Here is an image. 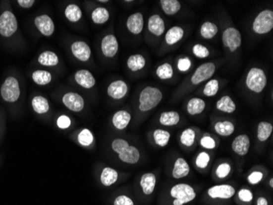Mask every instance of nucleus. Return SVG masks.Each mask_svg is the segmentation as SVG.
<instances>
[{
	"label": "nucleus",
	"mask_w": 273,
	"mask_h": 205,
	"mask_svg": "<svg viewBox=\"0 0 273 205\" xmlns=\"http://www.w3.org/2000/svg\"><path fill=\"white\" fill-rule=\"evenodd\" d=\"M110 149L122 163L135 165L141 159V152L138 147L129 144L127 139L114 138L110 142Z\"/></svg>",
	"instance_id": "1"
},
{
	"label": "nucleus",
	"mask_w": 273,
	"mask_h": 205,
	"mask_svg": "<svg viewBox=\"0 0 273 205\" xmlns=\"http://www.w3.org/2000/svg\"><path fill=\"white\" fill-rule=\"evenodd\" d=\"M164 98V94L159 88L152 85L145 86L141 90L138 97V112L146 114L157 108Z\"/></svg>",
	"instance_id": "2"
},
{
	"label": "nucleus",
	"mask_w": 273,
	"mask_h": 205,
	"mask_svg": "<svg viewBox=\"0 0 273 205\" xmlns=\"http://www.w3.org/2000/svg\"><path fill=\"white\" fill-rule=\"evenodd\" d=\"M21 95V85L18 78L12 75L5 78L0 86V96L2 100L7 104H16Z\"/></svg>",
	"instance_id": "3"
},
{
	"label": "nucleus",
	"mask_w": 273,
	"mask_h": 205,
	"mask_svg": "<svg viewBox=\"0 0 273 205\" xmlns=\"http://www.w3.org/2000/svg\"><path fill=\"white\" fill-rule=\"evenodd\" d=\"M18 21L16 15L10 7H6L0 12V36L8 40L18 32Z\"/></svg>",
	"instance_id": "4"
},
{
	"label": "nucleus",
	"mask_w": 273,
	"mask_h": 205,
	"mask_svg": "<svg viewBox=\"0 0 273 205\" xmlns=\"http://www.w3.org/2000/svg\"><path fill=\"white\" fill-rule=\"evenodd\" d=\"M245 84L250 92L254 94L263 92L268 84V77L264 69L257 67L250 69L245 76Z\"/></svg>",
	"instance_id": "5"
},
{
	"label": "nucleus",
	"mask_w": 273,
	"mask_h": 205,
	"mask_svg": "<svg viewBox=\"0 0 273 205\" xmlns=\"http://www.w3.org/2000/svg\"><path fill=\"white\" fill-rule=\"evenodd\" d=\"M64 108L72 113H80L84 111L86 102L80 93L74 90H65L60 94L59 99Z\"/></svg>",
	"instance_id": "6"
},
{
	"label": "nucleus",
	"mask_w": 273,
	"mask_h": 205,
	"mask_svg": "<svg viewBox=\"0 0 273 205\" xmlns=\"http://www.w3.org/2000/svg\"><path fill=\"white\" fill-rule=\"evenodd\" d=\"M172 198L174 199L173 205H184L191 203L196 199V192L195 189L189 184L178 183L173 186L169 191Z\"/></svg>",
	"instance_id": "7"
},
{
	"label": "nucleus",
	"mask_w": 273,
	"mask_h": 205,
	"mask_svg": "<svg viewBox=\"0 0 273 205\" xmlns=\"http://www.w3.org/2000/svg\"><path fill=\"white\" fill-rule=\"evenodd\" d=\"M273 29V11L264 9L259 12L252 22V31L259 36L270 33Z\"/></svg>",
	"instance_id": "8"
},
{
	"label": "nucleus",
	"mask_w": 273,
	"mask_h": 205,
	"mask_svg": "<svg viewBox=\"0 0 273 205\" xmlns=\"http://www.w3.org/2000/svg\"><path fill=\"white\" fill-rule=\"evenodd\" d=\"M222 42L223 47L232 54L236 52L242 45V36L236 27L228 26L222 32Z\"/></svg>",
	"instance_id": "9"
},
{
	"label": "nucleus",
	"mask_w": 273,
	"mask_h": 205,
	"mask_svg": "<svg viewBox=\"0 0 273 205\" xmlns=\"http://www.w3.org/2000/svg\"><path fill=\"white\" fill-rule=\"evenodd\" d=\"M119 50V40L114 33L106 34L100 42V52L108 60L114 59Z\"/></svg>",
	"instance_id": "10"
},
{
	"label": "nucleus",
	"mask_w": 273,
	"mask_h": 205,
	"mask_svg": "<svg viewBox=\"0 0 273 205\" xmlns=\"http://www.w3.org/2000/svg\"><path fill=\"white\" fill-rule=\"evenodd\" d=\"M71 56L77 61L87 64L92 59V50L88 43L84 40H75L70 43L69 46Z\"/></svg>",
	"instance_id": "11"
},
{
	"label": "nucleus",
	"mask_w": 273,
	"mask_h": 205,
	"mask_svg": "<svg viewBox=\"0 0 273 205\" xmlns=\"http://www.w3.org/2000/svg\"><path fill=\"white\" fill-rule=\"evenodd\" d=\"M216 68H217L216 64L213 62H208V63L201 64L194 71L190 78V82L194 86H196V85H201L204 81L210 80L215 73Z\"/></svg>",
	"instance_id": "12"
},
{
	"label": "nucleus",
	"mask_w": 273,
	"mask_h": 205,
	"mask_svg": "<svg viewBox=\"0 0 273 205\" xmlns=\"http://www.w3.org/2000/svg\"><path fill=\"white\" fill-rule=\"evenodd\" d=\"M34 25L35 28L45 37H51L54 36L56 30L54 19L47 13L39 14L34 18Z\"/></svg>",
	"instance_id": "13"
},
{
	"label": "nucleus",
	"mask_w": 273,
	"mask_h": 205,
	"mask_svg": "<svg viewBox=\"0 0 273 205\" xmlns=\"http://www.w3.org/2000/svg\"><path fill=\"white\" fill-rule=\"evenodd\" d=\"M129 86L125 80L118 79L109 83L107 87V94L114 101H120L128 95Z\"/></svg>",
	"instance_id": "14"
},
{
	"label": "nucleus",
	"mask_w": 273,
	"mask_h": 205,
	"mask_svg": "<svg viewBox=\"0 0 273 205\" xmlns=\"http://www.w3.org/2000/svg\"><path fill=\"white\" fill-rule=\"evenodd\" d=\"M73 82L84 90H92L96 85V79L94 74L88 69H79L71 75Z\"/></svg>",
	"instance_id": "15"
},
{
	"label": "nucleus",
	"mask_w": 273,
	"mask_h": 205,
	"mask_svg": "<svg viewBox=\"0 0 273 205\" xmlns=\"http://www.w3.org/2000/svg\"><path fill=\"white\" fill-rule=\"evenodd\" d=\"M127 31L133 36H140L144 30V15L141 12H133L126 20Z\"/></svg>",
	"instance_id": "16"
},
{
	"label": "nucleus",
	"mask_w": 273,
	"mask_h": 205,
	"mask_svg": "<svg viewBox=\"0 0 273 205\" xmlns=\"http://www.w3.org/2000/svg\"><path fill=\"white\" fill-rule=\"evenodd\" d=\"M236 194V190L232 186L228 184L215 185L210 187L207 191V195L211 199L229 200L232 198Z\"/></svg>",
	"instance_id": "17"
},
{
	"label": "nucleus",
	"mask_w": 273,
	"mask_h": 205,
	"mask_svg": "<svg viewBox=\"0 0 273 205\" xmlns=\"http://www.w3.org/2000/svg\"><path fill=\"white\" fill-rule=\"evenodd\" d=\"M147 27L150 36L159 38L165 31V22L161 15L152 14L147 20Z\"/></svg>",
	"instance_id": "18"
},
{
	"label": "nucleus",
	"mask_w": 273,
	"mask_h": 205,
	"mask_svg": "<svg viewBox=\"0 0 273 205\" xmlns=\"http://www.w3.org/2000/svg\"><path fill=\"white\" fill-rule=\"evenodd\" d=\"M37 64L40 66L56 68L61 64L60 57L53 50H44L37 57Z\"/></svg>",
	"instance_id": "19"
},
{
	"label": "nucleus",
	"mask_w": 273,
	"mask_h": 205,
	"mask_svg": "<svg viewBox=\"0 0 273 205\" xmlns=\"http://www.w3.org/2000/svg\"><path fill=\"white\" fill-rule=\"evenodd\" d=\"M250 149V139L246 134L239 135L231 143V149L238 156H245Z\"/></svg>",
	"instance_id": "20"
},
{
	"label": "nucleus",
	"mask_w": 273,
	"mask_h": 205,
	"mask_svg": "<svg viewBox=\"0 0 273 205\" xmlns=\"http://www.w3.org/2000/svg\"><path fill=\"white\" fill-rule=\"evenodd\" d=\"M131 120L132 114L126 109H121L113 114L111 123L117 131H124L128 128Z\"/></svg>",
	"instance_id": "21"
},
{
	"label": "nucleus",
	"mask_w": 273,
	"mask_h": 205,
	"mask_svg": "<svg viewBox=\"0 0 273 205\" xmlns=\"http://www.w3.org/2000/svg\"><path fill=\"white\" fill-rule=\"evenodd\" d=\"M31 80L39 86H47L54 80L55 75L47 69H36L31 74Z\"/></svg>",
	"instance_id": "22"
},
{
	"label": "nucleus",
	"mask_w": 273,
	"mask_h": 205,
	"mask_svg": "<svg viewBox=\"0 0 273 205\" xmlns=\"http://www.w3.org/2000/svg\"><path fill=\"white\" fill-rule=\"evenodd\" d=\"M33 111L38 115H46L51 109L49 99L41 94H36L32 97L31 101Z\"/></svg>",
	"instance_id": "23"
},
{
	"label": "nucleus",
	"mask_w": 273,
	"mask_h": 205,
	"mask_svg": "<svg viewBox=\"0 0 273 205\" xmlns=\"http://www.w3.org/2000/svg\"><path fill=\"white\" fill-rule=\"evenodd\" d=\"M184 36V29L179 26H173L166 32L164 42L168 47H173L178 44Z\"/></svg>",
	"instance_id": "24"
},
{
	"label": "nucleus",
	"mask_w": 273,
	"mask_h": 205,
	"mask_svg": "<svg viewBox=\"0 0 273 205\" xmlns=\"http://www.w3.org/2000/svg\"><path fill=\"white\" fill-rule=\"evenodd\" d=\"M140 188L144 196H152L157 185V176L152 172H146L140 178Z\"/></svg>",
	"instance_id": "25"
},
{
	"label": "nucleus",
	"mask_w": 273,
	"mask_h": 205,
	"mask_svg": "<svg viewBox=\"0 0 273 205\" xmlns=\"http://www.w3.org/2000/svg\"><path fill=\"white\" fill-rule=\"evenodd\" d=\"M64 17L71 23H79L83 19V11L80 5L70 2L65 5L63 9Z\"/></svg>",
	"instance_id": "26"
},
{
	"label": "nucleus",
	"mask_w": 273,
	"mask_h": 205,
	"mask_svg": "<svg viewBox=\"0 0 273 205\" xmlns=\"http://www.w3.org/2000/svg\"><path fill=\"white\" fill-rule=\"evenodd\" d=\"M126 66L132 73H138L147 66V59L141 54H133L127 59Z\"/></svg>",
	"instance_id": "27"
},
{
	"label": "nucleus",
	"mask_w": 273,
	"mask_h": 205,
	"mask_svg": "<svg viewBox=\"0 0 273 205\" xmlns=\"http://www.w3.org/2000/svg\"><path fill=\"white\" fill-rule=\"evenodd\" d=\"M119 179V172L110 167H104L100 173V182L103 187H110Z\"/></svg>",
	"instance_id": "28"
},
{
	"label": "nucleus",
	"mask_w": 273,
	"mask_h": 205,
	"mask_svg": "<svg viewBox=\"0 0 273 205\" xmlns=\"http://www.w3.org/2000/svg\"><path fill=\"white\" fill-rule=\"evenodd\" d=\"M90 17L93 23L97 26H102L110 20V12L108 7L98 6L92 10Z\"/></svg>",
	"instance_id": "29"
},
{
	"label": "nucleus",
	"mask_w": 273,
	"mask_h": 205,
	"mask_svg": "<svg viewBox=\"0 0 273 205\" xmlns=\"http://www.w3.org/2000/svg\"><path fill=\"white\" fill-rule=\"evenodd\" d=\"M190 166L186 159L183 158H177L175 162L173 163V171H172V176L174 179H181L184 178L189 175Z\"/></svg>",
	"instance_id": "30"
},
{
	"label": "nucleus",
	"mask_w": 273,
	"mask_h": 205,
	"mask_svg": "<svg viewBox=\"0 0 273 205\" xmlns=\"http://www.w3.org/2000/svg\"><path fill=\"white\" fill-rule=\"evenodd\" d=\"M206 108V103L203 99L194 97L187 101L186 109L189 115L196 116L203 113Z\"/></svg>",
	"instance_id": "31"
},
{
	"label": "nucleus",
	"mask_w": 273,
	"mask_h": 205,
	"mask_svg": "<svg viewBox=\"0 0 273 205\" xmlns=\"http://www.w3.org/2000/svg\"><path fill=\"white\" fill-rule=\"evenodd\" d=\"M217 110L224 113H233L236 110V104L229 95H223L221 97L215 104Z\"/></svg>",
	"instance_id": "32"
},
{
	"label": "nucleus",
	"mask_w": 273,
	"mask_h": 205,
	"mask_svg": "<svg viewBox=\"0 0 273 205\" xmlns=\"http://www.w3.org/2000/svg\"><path fill=\"white\" fill-rule=\"evenodd\" d=\"M215 132L220 137H227L233 134L235 132V125L231 121H218L214 127Z\"/></svg>",
	"instance_id": "33"
},
{
	"label": "nucleus",
	"mask_w": 273,
	"mask_h": 205,
	"mask_svg": "<svg viewBox=\"0 0 273 205\" xmlns=\"http://www.w3.org/2000/svg\"><path fill=\"white\" fill-rule=\"evenodd\" d=\"M160 4L164 13L168 17L177 14L182 7V4L178 0H161Z\"/></svg>",
	"instance_id": "34"
},
{
	"label": "nucleus",
	"mask_w": 273,
	"mask_h": 205,
	"mask_svg": "<svg viewBox=\"0 0 273 205\" xmlns=\"http://www.w3.org/2000/svg\"><path fill=\"white\" fill-rule=\"evenodd\" d=\"M180 114L176 111H166L161 113L159 123L164 127H173L179 123Z\"/></svg>",
	"instance_id": "35"
},
{
	"label": "nucleus",
	"mask_w": 273,
	"mask_h": 205,
	"mask_svg": "<svg viewBox=\"0 0 273 205\" xmlns=\"http://www.w3.org/2000/svg\"><path fill=\"white\" fill-rule=\"evenodd\" d=\"M218 32V26L212 21H206L201 25L200 34L205 40H211L217 36Z\"/></svg>",
	"instance_id": "36"
},
{
	"label": "nucleus",
	"mask_w": 273,
	"mask_h": 205,
	"mask_svg": "<svg viewBox=\"0 0 273 205\" xmlns=\"http://www.w3.org/2000/svg\"><path fill=\"white\" fill-rule=\"evenodd\" d=\"M76 140L78 144L82 147H90L94 144V133L89 128H83L78 132L76 135Z\"/></svg>",
	"instance_id": "37"
},
{
	"label": "nucleus",
	"mask_w": 273,
	"mask_h": 205,
	"mask_svg": "<svg viewBox=\"0 0 273 205\" xmlns=\"http://www.w3.org/2000/svg\"><path fill=\"white\" fill-rule=\"evenodd\" d=\"M273 126L271 123L262 121L259 123L257 128V138L260 142H265L271 137Z\"/></svg>",
	"instance_id": "38"
},
{
	"label": "nucleus",
	"mask_w": 273,
	"mask_h": 205,
	"mask_svg": "<svg viewBox=\"0 0 273 205\" xmlns=\"http://www.w3.org/2000/svg\"><path fill=\"white\" fill-rule=\"evenodd\" d=\"M152 138L157 146L164 148L168 145V142L170 140V132L163 129H156L152 133Z\"/></svg>",
	"instance_id": "39"
},
{
	"label": "nucleus",
	"mask_w": 273,
	"mask_h": 205,
	"mask_svg": "<svg viewBox=\"0 0 273 205\" xmlns=\"http://www.w3.org/2000/svg\"><path fill=\"white\" fill-rule=\"evenodd\" d=\"M174 75V70L169 63L160 64L156 69V75L161 80H171Z\"/></svg>",
	"instance_id": "40"
},
{
	"label": "nucleus",
	"mask_w": 273,
	"mask_h": 205,
	"mask_svg": "<svg viewBox=\"0 0 273 205\" xmlns=\"http://www.w3.org/2000/svg\"><path fill=\"white\" fill-rule=\"evenodd\" d=\"M196 141V132L192 128H187L180 135V142L185 147L193 146Z\"/></svg>",
	"instance_id": "41"
},
{
	"label": "nucleus",
	"mask_w": 273,
	"mask_h": 205,
	"mask_svg": "<svg viewBox=\"0 0 273 205\" xmlns=\"http://www.w3.org/2000/svg\"><path fill=\"white\" fill-rule=\"evenodd\" d=\"M219 90V81L217 79H210L203 89V94L206 97H214Z\"/></svg>",
	"instance_id": "42"
},
{
	"label": "nucleus",
	"mask_w": 273,
	"mask_h": 205,
	"mask_svg": "<svg viewBox=\"0 0 273 205\" xmlns=\"http://www.w3.org/2000/svg\"><path fill=\"white\" fill-rule=\"evenodd\" d=\"M192 50L194 56L200 59H206L210 55V51L208 48L201 44L194 45Z\"/></svg>",
	"instance_id": "43"
},
{
	"label": "nucleus",
	"mask_w": 273,
	"mask_h": 205,
	"mask_svg": "<svg viewBox=\"0 0 273 205\" xmlns=\"http://www.w3.org/2000/svg\"><path fill=\"white\" fill-rule=\"evenodd\" d=\"M231 172V164L224 162V163H220L219 165L218 166V168L215 170V174L218 179H225L226 177H228Z\"/></svg>",
	"instance_id": "44"
},
{
	"label": "nucleus",
	"mask_w": 273,
	"mask_h": 205,
	"mask_svg": "<svg viewBox=\"0 0 273 205\" xmlns=\"http://www.w3.org/2000/svg\"><path fill=\"white\" fill-rule=\"evenodd\" d=\"M210 162V154L207 152H205V151L199 153L198 155L196 156V160H195L196 167L200 168V169H205V168H207Z\"/></svg>",
	"instance_id": "45"
},
{
	"label": "nucleus",
	"mask_w": 273,
	"mask_h": 205,
	"mask_svg": "<svg viewBox=\"0 0 273 205\" xmlns=\"http://www.w3.org/2000/svg\"><path fill=\"white\" fill-rule=\"evenodd\" d=\"M192 66V60L188 57H181L177 60V68L180 72H187Z\"/></svg>",
	"instance_id": "46"
},
{
	"label": "nucleus",
	"mask_w": 273,
	"mask_h": 205,
	"mask_svg": "<svg viewBox=\"0 0 273 205\" xmlns=\"http://www.w3.org/2000/svg\"><path fill=\"white\" fill-rule=\"evenodd\" d=\"M56 126L61 130H66L71 126V119L70 117L65 114L59 116L56 121Z\"/></svg>",
	"instance_id": "47"
},
{
	"label": "nucleus",
	"mask_w": 273,
	"mask_h": 205,
	"mask_svg": "<svg viewBox=\"0 0 273 205\" xmlns=\"http://www.w3.org/2000/svg\"><path fill=\"white\" fill-rule=\"evenodd\" d=\"M200 144H201V147H203L204 149H209V150L216 148V142H215V139L210 136H207V135L204 136L201 138Z\"/></svg>",
	"instance_id": "48"
},
{
	"label": "nucleus",
	"mask_w": 273,
	"mask_h": 205,
	"mask_svg": "<svg viewBox=\"0 0 273 205\" xmlns=\"http://www.w3.org/2000/svg\"><path fill=\"white\" fill-rule=\"evenodd\" d=\"M238 198L240 201L244 203H250L254 199V195L252 191L249 189L243 188L238 191Z\"/></svg>",
	"instance_id": "49"
},
{
	"label": "nucleus",
	"mask_w": 273,
	"mask_h": 205,
	"mask_svg": "<svg viewBox=\"0 0 273 205\" xmlns=\"http://www.w3.org/2000/svg\"><path fill=\"white\" fill-rule=\"evenodd\" d=\"M264 179V173L259 171H255L250 173L247 177V182L250 185H257Z\"/></svg>",
	"instance_id": "50"
},
{
	"label": "nucleus",
	"mask_w": 273,
	"mask_h": 205,
	"mask_svg": "<svg viewBox=\"0 0 273 205\" xmlns=\"http://www.w3.org/2000/svg\"><path fill=\"white\" fill-rule=\"evenodd\" d=\"M114 205H134L133 200L126 196V195H120L114 199Z\"/></svg>",
	"instance_id": "51"
},
{
	"label": "nucleus",
	"mask_w": 273,
	"mask_h": 205,
	"mask_svg": "<svg viewBox=\"0 0 273 205\" xmlns=\"http://www.w3.org/2000/svg\"><path fill=\"white\" fill-rule=\"evenodd\" d=\"M16 2L22 8L30 9V8H31L35 5L36 2H35V0H18V1H16Z\"/></svg>",
	"instance_id": "52"
},
{
	"label": "nucleus",
	"mask_w": 273,
	"mask_h": 205,
	"mask_svg": "<svg viewBox=\"0 0 273 205\" xmlns=\"http://www.w3.org/2000/svg\"><path fill=\"white\" fill-rule=\"evenodd\" d=\"M256 205H269V202H268V200L265 197L260 196L258 198Z\"/></svg>",
	"instance_id": "53"
},
{
	"label": "nucleus",
	"mask_w": 273,
	"mask_h": 205,
	"mask_svg": "<svg viewBox=\"0 0 273 205\" xmlns=\"http://www.w3.org/2000/svg\"><path fill=\"white\" fill-rule=\"evenodd\" d=\"M269 186L271 188H273V178L272 177L271 179L269 180Z\"/></svg>",
	"instance_id": "54"
},
{
	"label": "nucleus",
	"mask_w": 273,
	"mask_h": 205,
	"mask_svg": "<svg viewBox=\"0 0 273 205\" xmlns=\"http://www.w3.org/2000/svg\"><path fill=\"white\" fill-rule=\"evenodd\" d=\"M98 2H101V3H108V2H109V1H98Z\"/></svg>",
	"instance_id": "55"
},
{
	"label": "nucleus",
	"mask_w": 273,
	"mask_h": 205,
	"mask_svg": "<svg viewBox=\"0 0 273 205\" xmlns=\"http://www.w3.org/2000/svg\"><path fill=\"white\" fill-rule=\"evenodd\" d=\"M0 123H1V118H0Z\"/></svg>",
	"instance_id": "56"
}]
</instances>
